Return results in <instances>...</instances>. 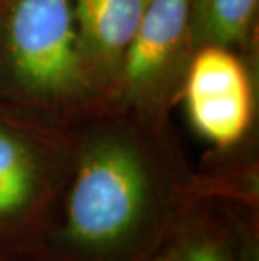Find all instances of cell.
I'll return each instance as SVG.
<instances>
[{
	"label": "cell",
	"mask_w": 259,
	"mask_h": 261,
	"mask_svg": "<svg viewBox=\"0 0 259 261\" xmlns=\"http://www.w3.org/2000/svg\"><path fill=\"white\" fill-rule=\"evenodd\" d=\"M0 261H51L46 256H4L0 254Z\"/></svg>",
	"instance_id": "cell-9"
},
{
	"label": "cell",
	"mask_w": 259,
	"mask_h": 261,
	"mask_svg": "<svg viewBox=\"0 0 259 261\" xmlns=\"http://www.w3.org/2000/svg\"><path fill=\"white\" fill-rule=\"evenodd\" d=\"M177 219L150 152L104 133L76 157L63 219L47 231L44 253L51 261H153Z\"/></svg>",
	"instance_id": "cell-1"
},
{
	"label": "cell",
	"mask_w": 259,
	"mask_h": 261,
	"mask_svg": "<svg viewBox=\"0 0 259 261\" xmlns=\"http://www.w3.org/2000/svg\"><path fill=\"white\" fill-rule=\"evenodd\" d=\"M185 105L195 132L220 150L239 145L252 123V86L229 47L195 49L185 76Z\"/></svg>",
	"instance_id": "cell-4"
},
{
	"label": "cell",
	"mask_w": 259,
	"mask_h": 261,
	"mask_svg": "<svg viewBox=\"0 0 259 261\" xmlns=\"http://www.w3.org/2000/svg\"><path fill=\"white\" fill-rule=\"evenodd\" d=\"M54 186L56 169L46 153L29 138L0 126V254L46 256L44 211Z\"/></svg>",
	"instance_id": "cell-3"
},
{
	"label": "cell",
	"mask_w": 259,
	"mask_h": 261,
	"mask_svg": "<svg viewBox=\"0 0 259 261\" xmlns=\"http://www.w3.org/2000/svg\"><path fill=\"white\" fill-rule=\"evenodd\" d=\"M192 0H148L118 77L130 101L145 105L163 94L190 44Z\"/></svg>",
	"instance_id": "cell-5"
},
{
	"label": "cell",
	"mask_w": 259,
	"mask_h": 261,
	"mask_svg": "<svg viewBox=\"0 0 259 261\" xmlns=\"http://www.w3.org/2000/svg\"><path fill=\"white\" fill-rule=\"evenodd\" d=\"M252 234L241 232L207 211L179 216L153 261H259Z\"/></svg>",
	"instance_id": "cell-7"
},
{
	"label": "cell",
	"mask_w": 259,
	"mask_h": 261,
	"mask_svg": "<svg viewBox=\"0 0 259 261\" xmlns=\"http://www.w3.org/2000/svg\"><path fill=\"white\" fill-rule=\"evenodd\" d=\"M5 44L17 80L44 96H68L88 81L73 0H12Z\"/></svg>",
	"instance_id": "cell-2"
},
{
	"label": "cell",
	"mask_w": 259,
	"mask_h": 261,
	"mask_svg": "<svg viewBox=\"0 0 259 261\" xmlns=\"http://www.w3.org/2000/svg\"><path fill=\"white\" fill-rule=\"evenodd\" d=\"M148 0H73L78 34L88 66L118 73Z\"/></svg>",
	"instance_id": "cell-6"
},
{
	"label": "cell",
	"mask_w": 259,
	"mask_h": 261,
	"mask_svg": "<svg viewBox=\"0 0 259 261\" xmlns=\"http://www.w3.org/2000/svg\"><path fill=\"white\" fill-rule=\"evenodd\" d=\"M259 0H192L190 46L236 47L249 37Z\"/></svg>",
	"instance_id": "cell-8"
}]
</instances>
